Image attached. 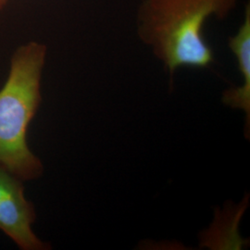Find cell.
Listing matches in <instances>:
<instances>
[{"label": "cell", "instance_id": "5", "mask_svg": "<svg viewBox=\"0 0 250 250\" xmlns=\"http://www.w3.org/2000/svg\"><path fill=\"white\" fill-rule=\"evenodd\" d=\"M0 2H1V3H3L4 5H6V3L8 2V0H0Z\"/></svg>", "mask_w": 250, "mask_h": 250}, {"label": "cell", "instance_id": "3", "mask_svg": "<svg viewBox=\"0 0 250 250\" xmlns=\"http://www.w3.org/2000/svg\"><path fill=\"white\" fill-rule=\"evenodd\" d=\"M228 45L236 58L238 70L241 73V86L224 91L223 102L226 106L242 109L246 114V131L250 136V6L245 7L244 19L235 35L231 36Z\"/></svg>", "mask_w": 250, "mask_h": 250}, {"label": "cell", "instance_id": "1", "mask_svg": "<svg viewBox=\"0 0 250 250\" xmlns=\"http://www.w3.org/2000/svg\"><path fill=\"white\" fill-rule=\"evenodd\" d=\"M239 0H143L137 33L173 76L182 67L208 68L214 53L204 29L210 19H224Z\"/></svg>", "mask_w": 250, "mask_h": 250}, {"label": "cell", "instance_id": "4", "mask_svg": "<svg viewBox=\"0 0 250 250\" xmlns=\"http://www.w3.org/2000/svg\"><path fill=\"white\" fill-rule=\"evenodd\" d=\"M21 192H24L23 182L0 167V210Z\"/></svg>", "mask_w": 250, "mask_h": 250}, {"label": "cell", "instance_id": "2", "mask_svg": "<svg viewBox=\"0 0 250 250\" xmlns=\"http://www.w3.org/2000/svg\"><path fill=\"white\" fill-rule=\"evenodd\" d=\"M46 46L31 41L20 45L10 60L0 88V167L22 182L42 176L44 166L28 146V129L40 107Z\"/></svg>", "mask_w": 250, "mask_h": 250}, {"label": "cell", "instance_id": "6", "mask_svg": "<svg viewBox=\"0 0 250 250\" xmlns=\"http://www.w3.org/2000/svg\"><path fill=\"white\" fill-rule=\"evenodd\" d=\"M4 6H5V5H4V4H3V3H1V2H0V10H1V9H2V8H3V7H4Z\"/></svg>", "mask_w": 250, "mask_h": 250}]
</instances>
